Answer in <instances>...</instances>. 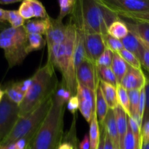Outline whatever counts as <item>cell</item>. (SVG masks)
Instances as JSON below:
<instances>
[{"instance_id":"6da1fadb","label":"cell","mask_w":149,"mask_h":149,"mask_svg":"<svg viewBox=\"0 0 149 149\" xmlns=\"http://www.w3.org/2000/svg\"><path fill=\"white\" fill-rule=\"evenodd\" d=\"M65 102L56 93L52 106L43 123L35 132L27 149H57L63 140Z\"/></svg>"},{"instance_id":"7a4b0ae2","label":"cell","mask_w":149,"mask_h":149,"mask_svg":"<svg viewBox=\"0 0 149 149\" xmlns=\"http://www.w3.org/2000/svg\"><path fill=\"white\" fill-rule=\"evenodd\" d=\"M72 20L84 33L107 35L109 26L119 16L102 5L98 0H80L77 1Z\"/></svg>"},{"instance_id":"3957f363","label":"cell","mask_w":149,"mask_h":149,"mask_svg":"<svg viewBox=\"0 0 149 149\" xmlns=\"http://www.w3.org/2000/svg\"><path fill=\"white\" fill-rule=\"evenodd\" d=\"M55 69L50 63L47 62L32 76L33 84L19 106V117L29 114L42 102L55 95L59 85Z\"/></svg>"},{"instance_id":"277c9868","label":"cell","mask_w":149,"mask_h":149,"mask_svg":"<svg viewBox=\"0 0 149 149\" xmlns=\"http://www.w3.org/2000/svg\"><path fill=\"white\" fill-rule=\"evenodd\" d=\"M53 97L54 95L42 102L29 114L19 117L10 133L0 143V146L9 145L28 135H34L52 107Z\"/></svg>"},{"instance_id":"5b68a950","label":"cell","mask_w":149,"mask_h":149,"mask_svg":"<svg viewBox=\"0 0 149 149\" xmlns=\"http://www.w3.org/2000/svg\"><path fill=\"white\" fill-rule=\"evenodd\" d=\"M28 34L24 28H7L0 32V48L4 50L9 68L22 63L29 54Z\"/></svg>"},{"instance_id":"8992f818","label":"cell","mask_w":149,"mask_h":149,"mask_svg":"<svg viewBox=\"0 0 149 149\" xmlns=\"http://www.w3.org/2000/svg\"><path fill=\"white\" fill-rule=\"evenodd\" d=\"M76 38V26L71 19L67 24L66 37L64 42L65 47V74L62 77V84L71 93L72 96L77 95V71L74 63V42Z\"/></svg>"},{"instance_id":"52a82bcc","label":"cell","mask_w":149,"mask_h":149,"mask_svg":"<svg viewBox=\"0 0 149 149\" xmlns=\"http://www.w3.org/2000/svg\"><path fill=\"white\" fill-rule=\"evenodd\" d=\"M19 119V106L5 95L0 103V143L10 133Z\"/></svg>"},{"instance_id":"ba28073f","label":"cell","mask_w":149,"mask_h":149,"mask_svg":"<svg viewBox=\"0 0 149 149\" xmlns=\"http://www.w3.org/2000/svg\"><path fill=\"white\" fill-rule=\"evenodd\" d=\"M109 10L119 15L125 13H136L149 10V0H98Z\"/></svg>"},{"instance_id":"9c48e42d","label":"cell","mask_w":149,"mask_h":149,"mask_svg":"<svg viewBox=\"0 0 149 149\" xmlns=\"http://www.w3.org/2000/svg\"><path fill=\"white\" fill-rule=\"evenodd\" d=\"M77 83L95 93L100 81L95 63L87 58L77 68Z\"/></svg>"},{"instance_id":"30bf717a","label":"cell","mask_w":149,"mask_h":149,"mask_svg":"<svg viewBox=\"0 0 149 149\" xmlns=\"http://www.w3.org/2000/svg\"><path fill=\"white\" fill-rule=\"evenodd\" d=\"M77 96L79 102L80 113L84 119L90 123L95 111V93L78 83Z\"/></svg>"},{"instance_id":"8fae6325","label":"cell","mask_w":149,"mask_h":149,"mask_svg":"<svg viewBox=\"0 0 149 149\" xmlns=\"http://www.w3.org/2000/svg\"><path fill=\"white\" fill-rule=\"evenodd\" d=\"M84 35V47L87 58L95 63L106 49L105 36L99 33H86Z\"/></svg>"},{"instance_id":"7c38bea8","label":"cell","mask_w":149,"mask_h":149,"mask_svg":"<svg viewBox=\"0 0 149 149\" xmlns=\"http://www.w3.org/2000/svg\"><path fill=\"white\" fill-rule=\"evenodd\" d=\"M67 32V25L63 23V20L57 18H49V26L47 31V46L50 47L55 45L63 44L65 40Z\"/></svg>"},{"instance_id":"4fadbf2b","label":"cell","mask_w":149,"mask_h":149,"mask_svg":"<svg viewBox=\"0 0 149 149\" xmlns=\"http://www.w3.org/2000/svg\"><path fill=\"white\" fill-rule=\"evenodd\" d=\"M127 91L144 88L146 84V76L142 69H136L130 66L126 75L120 83Z\"/></svg>"},{"instance_id":"5bb4252c","label":"cell","mask_w":149,"mask_h":149,"mask_svg":"<svg viewBox=\"0 0 149 149\" xmlns=\"http://www.w3.org/2000/svg\"><path fill=\"white\" fill-rule=\"evenodd\" d=\"M86 59L87 55L84 47V31L81 28L76 26V38L74 42V63L76 71Z\"/></svg>"},{"instance_id":"9a60e30c","label":"cell","mask_w":149,"mask_h":149,"mask_svg":"<svg viewBox=\"0 0 149 149\" xmlns=\"http://www.w3.org/2000/svg\"><path fill=\"white\" fill-rule=\"evenodd\" d=\"M121 41L123 44L124 48L133 53L141 63L145 47L142 45L139 38L135 33L130 31L127 36Z\"/></svg>"},{"instance_id":"2e32d148","label":"cell","mask_w":149,"mask_h":149,"mask_svg":"<svg viewBox=\"0 0 149 149\" xmlns=\"http://www.w3.org/2000/svg\"><path fill=\"white\" fill-rule=\"evenodd\" d=\"M113 111H114L116 125H117L118 134H119V149H121L123 146L124 140L126 136L128 127H129L128 116L125 113V111L122 109V107L119 106H118L116 109H113Z\"/></svg>"},{"instance_id":"e0dca14e","label":"cell","mask_w":149,"mask_h":149,"mask_svg":"<svg viewBox=\"0 0 149 149\" xmlns=\"http://www.w3.org/2000/svg\"><path fill=\"white\" fill-rule=\"evenodd\" d=\"M103 125L106 130V133L111 139L114 147L119 148V134H118L117 125H116V118H115L113 110L109 109Z\"/></svg>"},{"instance_id":"ac0fdd59","label":"cell","mask_w":149,"mask_h":149,"mask_svg":"<svg viewBox=\"0 0 149 149\" xmlns=\"http://www.w3.org/2000/svg\"><path fill=\"white\" fill-rule=\"evenodd\" d=\"M49 18L28 20L23 26L27 34L46 35L49 26Z\"/></svg>"},{"instance_id":"d6986e66","label":"cell","mask_w":149,"mask_h":149,"mask_svg":"<svg viewBox=\"0 0 149 149\" xmlns=\"http://www.w3.org/2000/svg\"><path fill=\"white\" fill-rule=\"evenodd\" d=\"M95 109L99 125H103L109 112V108L103 95L101 87L99 85L95 92Z\"/></svg>"},{"instance_id":"ffe728a7","label":"cell","mask_w":149,"mask_h":149,"mask_svg":"<svg viewBox=\"0 0 149 149\" xmlns=\"http://www.w3.org/2000/svg\"><path fill=\"white\" fill-rule=\"evenodd\" d=\"M100 86L109 109L113 110L116 109L119 106L116 95V87L112 84L102 81H100Z\"/></svg>"},{"instance_id":"44dd1931","label":"cell","mask_w":149,"mask_h":149,"mask_svg":"<svg viewBox=\"0 0 149 149\" xmlns=\"http://www.w3.org/2000/svg\"><path fill=\"white\" fill-rule=\"evenodd\" d=\"M5 95L13 103L20 106L24 99L26 95L20 90L18 85V81L9 82L3 87Z\"/></svg>"},{"instance_id":"7402d4cb","label":"cell","mask_w":149,"mask_h":149,"mask_svg":"<svg viewBox=\"0 0 149 149\" xmlns=\"http://www.w3.org/2000/svg\"><path fill=\"white\" fill-rule=\"evenodd\" d=\"M111 68L113 70L116 79L119 84H120L129 68V65L122 58V57L116 52L113 53V61Z\"/></svg>"},{"instance_id":"603a6c76","label":"cell","mask_w":149,"mask_h":149,"mask_svg":"<svg viewBox=\"0 0 149 149\" xmlns=\"http://www.w3.org/2000/svg\"><path fill=\"white\" fill-rule=\"evenodd\" d=\"M130 30L126 22L121 19L116 20L109 26L107 34L117 39H123L129 33Z\"/></svg>"},{"instance_id":"cb8c5ba5","label":"cell","mask_w":149,"mask_h":149,"mask_svg":"<svg viewBox=\"0 0 149 149\" xmlns=\"http://www.w3.org/2000/svg\"><path fill=\"white\" fill-rule=\"evenodd\" d=\"M90 141V149H97L100 138V127L97 119L96 109L93 113V118L90 123V132H89Z\"/></svg>"},{"instance_id":"d4e9b609","label":"cell","mask_w":149,"mask_h":149,"mask_svg":"<svg viewBox=\"0 0 149 149\" xmlns=\"http://www.w3.org/2000/svg\"><path fill=\"white\" fill-rule=\"evenodd\" d=\"M129 30L135 33L140 39L149 44V23L148 22H135L127 23Z\"/></svg>"},{"instance_id":"484cf974","label":"cell","mask_w":149,"mask_h":149,"mask_svg":"<svg viewBox=\"0 0 149 149\" xmlns=\"http://www.w3.org/2000/svg\"><path fill=\"white\" fill-rule=\"evenodd\" d=\"M116 95L119 106H121L127 115L130 117V104L128 91L121 84L116 86Z\"/></svg>"},{"instance_id":"4316f807","label":"cell","mask_w":149,"mask_h":149,"mask_svg":"<svg viewBox=\"0 0 149 149\" xmlns=\"http://www.w3.org/2000/svg\"><path fill=\"white\" fill-rule=\"evenodd\" d=\"M97 70L100 81L109 83L116 87L119 84L116 76L111 67L97 66Z\"/></svg>"},{"instance_id":"83f0119b","label":"cell","mask_w":149,"mask_h":149,"mask_svg":"<svg viewBox=\"0 0 149 149\" xmlns=\"http://www.w3.org/2000/svg\"><path fill=\"white\" fill-rule=\"evenodd\" d=\"M77 1L75 0H59L58 1L60 6V13L58 18L63 20L66 15L73 14L75 10Z\"/></svg>"},{"instance_id":"f1b7e54d","label":"cell","mask_w":149,"mask_h":149,"mask_svg":"<svg viewBox=\"0 0 149 149\" xmlns=\"http://www.w3.org/2000/svg\"><path fill=\"white\" fill-rule=\"evenodd\" d=\"M141 90H134L128 91L130 104V115L132 118H134L138 116H141L139 113V101Z\"/></svg>"},{"instance_id":"f546056e","label":"cell","mask_w":149,"mask_h":149,"mask_svg":"<svg viewBox=\"0 0 149 149\" xmlns=\"http://www.w3.org/2000/svg\"><path fill=\"white\" fill-rule=\"evenodd\" d=\"M28 44H29V53L33 51L39 50L42 49L46 45V40H45L42 35L39 34H28Z\"/></svg>"},{"instance_id":"4dcf8cb0","label":"cell","mask_w":149,"mask_h":149,"mask_svg":"<svg viewBox=\"0 0 149 149\" xmlns=\"http://www.w3.org/2000/svg\"><path fill=\"white\" fill-rule=\"evenodd\" d=\"M118 54L122 57V59L127 63L128 65L134 68H136V69H142L141 68L142 64H141V61L133 53L124 48L122 50L119 51Z\"/></svg>"},{"instance_id":"1f68e13d","label":"cell","mask_w":149,"mask_h":149,"mask_svg":"<svg viewBox=\"0 0 149 149\" xmlns=\"http://www.w3.org/2000/svg\"><path fill=\"white\" fill-rule=\"evenodd\" d=\"M7 20L14 29L23 27L25 25V20L17 10H7Z\"/></svg>"},{"instance_id":"d6a6232c","label":"cell","mask_w":149,"mask_h":149,"mask_svg":"<svg viewBox=\"0 0 149 149\" xmlns=\"http://www.w3.org/2000/svg\"><path fill=\"white\" fill-rule=\"evenodd\" d=\"M29 1L33 9L34 17L40 19H47L49 17L47 13L46 9L45 8L41 1H37V0H29Z\"/></svg>"},{"instance_id":"836d02e7","label":"cell","mask_w":149,"mask_h":149,"mask_svg":"<svg viewBox=\"0 0 149 149\" xmlns=\"http://www.w3.org/2000/svg\"><path fill=\"white\" fill-rule=\"evenodd\" d=\"M113 52L111 50L106 47L103 53L100 55V58L96 61V66L103 67H111L113 61Z\"/></svg>"},{"instance_id":"e575fe53","label":"cell","mask_w":149,"mask_h":149,"mask_svg":"<svg viewBox=\"0 0 149 149\" xmlns=\"http://www.w3.org/2000/svg\"><path fill=\"white\" fill-rule=\"evenodd\" d=\"M105 41H106V47L109 48L113 53L114 52L118 53L119 51L124 49L123 44H122V41L119 40V39L112 37V36L107 34L105 36Z\"/></svg>"},{"instance_id":"d590c367","label":"cell","mask_w":149,"mask_h":149,"mask_svg":"<svg viewBox=\"0 0 149 149\" xmlns=\"http://www.w3.org/2000/svg\"><path fill=\"white\" fill-rule=\"evenodd\" d=\"M18 13L24 20H29L32 17H34L33 9L29 3V0H25L21 2L18 9Z\"/></svg>"},{"instance_id":"8d00e7d4","label":"cell","mask_w":149,"mask_h":149,"mask_svg":"<svg viewBox=\"0 0 149 149\" xmlns=\"http://www.w3.org/2000/svg\"><path fill=\"white\" fill-rule=\"evenodd\" d=\"M119 17L131 19L135 22H148L149 23V10L146 11L136 13H125L119 15Z\"/></svg>"},{"instance_id":"74e56055","label":"cell","mask_w":149,"mask_h":149,"mask_svg":"<svg viewBox=\"0 0 149 149\" xmlns=\"http://www.w3.org/2000/svg\"><path fill=\"white\" fill-rule=\"evenodd\" d=\"M121 149H139L137 146L135 137H134L133 133L131 131L130 126L128 127L127 132L126 136L124 140L123 146Z\"/></svg>"},{"instance_id":"f35d334b","label":"cell","mask_w":149,"mask_h":149,"mask_svg":"<svg viewBox=\"0 0 149 149\" xmlns=\"http://www.w3.org/2000/svg\"><path fill=\"white\" fill-rule=\"evenodd\" d=\"M146 92V107L143 117V125L149 120V75L146 76V84L145 86Z\"/></svg>"},{"instance_id":"ab89813d","label":"cell","mask_w":149,"mask_h":149,"mask_svg":"<svg viewBox=\"0 0 149 149\" xmlns=\"http://www.w3.org/2000/svg\"><path fill=\"white\" fill-rule=\"evenodd\" d=\"M79 108V102L77 95L72 96L67 103V109L72 114H76Z\"/></svg>"},{"instance_id":"60d3db41","label":"cell","mask_w":149,"mask_h":149,"mask_svg":"<svg viewBox=\"0 0 149 149\" xmlns=\"http://www.w3.org/2000/svg\"><path fill=\"white\" fill-rule=\"evenodd\" d=\"M32 84H33V78H32V77L23 80V81H18L19 87H20V90H21L25 95L27 93V92L29 91V89L31 88Z\"/></svg>"},{"instance_id":"b9f144b4","label":"cell","mask_w":149,"mask_h":149,"mask_svg":"<svg viewBox=\"0 0 149 149\" xmlns=\"http://www.w3.org/2000/svg\"><path fill=\"white\" fill-rule=\"evenodd\" d=\"M146 107V92H145V87L143 88L141 90V93H140V101H139V113L141 116L143 117L144 111H145Z\"/></svg>"},{"instance_id":"7bdbcfd3","label":"cell","mask_w":149,"mask_h":149,"mask_svg":"<svg viewBox=\"0 0 149 149\" xmlns=\"http://www.w3.org/2000/svg\"><path fill=\"white\" fill-rule=\"evenodd\" d=\"M143 143L149 142V120L142 126L141 129Z\"/></svg>"},{"instance_id":"ee69618b","label":"cell","mask_w":149,"mask_h":149,"mask_svg":"<svg viewBox=\"0 0 149 149\" xmlns=\"http://www.w3.org/2000/svg\"><path fill=\"white\" fill-rule=\"evenodd\" d=\"M144 47V46H143ZM141 64L144 66V68L149 72V50L147 48L145 47L143 55Z\"/></svg>"},{"instance_id":"f6af8a7d","label":"cell","mask_w":149,"mask_h":149,"mask_svg":"<svg viewBox=\"0 0 149 149\" xmlns=\"http://www.w3.org/2000/svg\"><path fill=\"white\" fill-rule=\"evenodd\" d=\"M79 149H90V136L88 134H85L82 141L79 143Z\"/></svg>"},{"instance_id":"bcb514c9","label":"cell","mask_w":149,"mask_h":149,"mask_svg":"<svg viewBox=\"0 0 149 149\" xmlns=\"http://www.w3.org/2000/svg\"><path fill=\"white\" fill-rule=\"evenodd\" d=\"M77 148V143L71 142L69 141L65 140V141H62L61 144L58 146L57 149H75Z\"/></svg>"},{"instance_id":"7dc6e473","label":"cell","mask_w":149,"mask_h":149,"mask_svg":"<svg viewBox=\"0 0 149 149\" xmlns=\"http://www.w3.org/2000/svg\"><path fill=\"white\" fill-rule=\"evenodd\" d=\"M100 138L98 146L97 149H103L105 143V136H106V130H105L103 125H100Z\"/></svg>"},{"instance_id":"c3c4849f","label":"cell","mask_w":149,"mask_h":149,"mask_svg":"<svg viewBox=\"0 0 149 149\" xmlns=\"http://www.w3.org/2000/svg\"><path fill=\"white\" fill-rule=\"evenodd\" d=\"M113 148H114V146H113V142H112L111 138L109 136V135H108L106 132L104 147H103V149H113Z\"/></svg>"},{"instance_id":"681fc988","label":"cell","mask_w":149,"mask_h":149,"mask_svg":"<svg viewBox=\"0 0 149 149\" xmlns=\"http://www.w3.org/2000/svg\"><path fill=\"white\" fill-rule=\"evenodd\" d=\"M7 20V10L0 8V22Z\"/></svg>"},{"instance_id":"f907efd6","label":"cell","mask_w":149,"mask_h":149,"mask_svg":"<svg viewBox=\"0 0 149 149\" xmlns=\"http://www.w3.org/2000/svg\"><path fill=\"white\" fill-rule=\"evenodd\" d=\"M21 1L20 0H0V4L7 5V4H12L15 3H17Z\"/></svg>"},{"instance_id":"816d5d0a","label":"cell","mask_w":149,"mask_h":149,"mask_svg":"<svg viewBox=\"0 0 149 149\" xmlns=\"http://www.w3.org/2000/svg\"><path fill=\"white\" fill-rule=\"evenodd\" d=\"M0 149H17V147L15 143H13L7 146H0Z\"/></svg>"},{"instance_id":"f5cc1de1","label":"cell","mask_w":149,"mask_h":149,"mask_svg":"<svg viewBox=\"0 0 149 149\" xmlns=\"http://www.w3.org/2000/svg\"><path fill=\"white\" fill-rule=\"evenodd\" d=\"M4 96H5V92H4L3 87H1V85H0V103H1V100H3Z\"/></svg>"},{"instance_id":"db71d44e","label":"cell","mask_w":149,"mask_h":149,"mask_svg":"<svg viewBox=\"0 0 149 149\" xmlns=\"http://www.w3.org/2000/svg\"><path fill=\"white\" fill-rule=\"evenodd\" d=\"M141 149H149V142L143 143Z\"/></svg>"},{"instance_id":"11a10c76","label":"cell","mask_w":149,"mask_h":149,"mask_svg":"<svg viewBox=\"0 0 149 149\" xmlns=\"http://www.w3.org/2000/svg\"><path fill=\"white\" fill-rule=\"evenodd\" d=\"M140 40H141V43H142V45H143V46L145 47L146 48H147V49H148V50H149V44L146 43V42H143V41H142V40H141V39H140Z\"/></svg>"},{"instance_id":"9f6ffc18","label":"cell","mask_w":149,"mask_h":149,"mask_svg":"<svg viewBox=\"0 0 149 149\" xmlns=\"http://www.w3.org/2000/svg\"><path fill=\"white\" fill-rule=\"evenodd\" d=\"M75 149H77V148H75Z\"/></svg>"},{"instance_id":"6f0895ef","label":"cell","mask_w":149,"mask_h":149,"mask_svg":"<svg viewBox=\"0 0 149 149\" xmlns=\"http://www.w3.org/2000/svg\"><path fill=\"white\" fill-rule=\"evenodd\" d=\"M26 149H27V148H26Z\"/></svg>"}]
</instances>
